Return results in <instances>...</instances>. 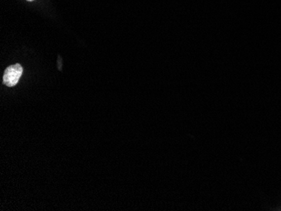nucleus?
<instances>
[{"label":"nucleus","instance_id":"obj_1","mask_svg":"<svg viewBox=\"0 0 281 211\" xmlns=\"http://www.w3.org/2000/svg\"><path fill=\"white\" fill-rule=\"evenodd\" d=\"M23 73V68L20 64H15L7 67L4 74V83L8 87H13L17 85Z\"/></svg>","mask_w":281,"mask_h":211},{"label":"nucleus","instance_id":"obj_2","mask_svg":"<svg viewBox=\"0 0 281 211\" xmlns=\"http://www.w3.org/2000/svg\"><path fill=\"white\" fill-rule=\"evenodd\" d=\"M27 1H29V2H31V1H34V0H27Z\"/></svg>","mask_w":281,"mask_h":211}]
</instances>
